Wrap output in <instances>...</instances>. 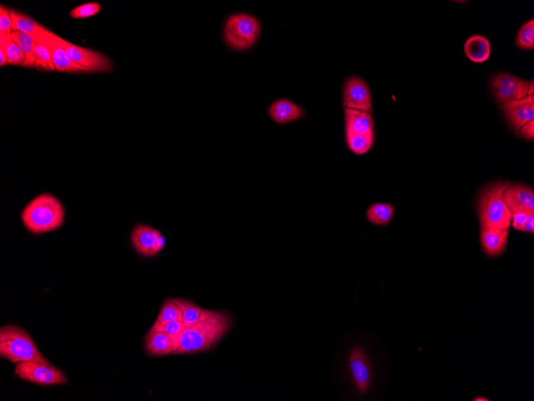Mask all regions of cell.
Instances as JSON below:
<instances>
[{"mask_svg": "<svg viewBox=\"0 0 534 401\" xmlns=\"http://www.w3.org/2000/svg\"><path fill=\"white\" fill-rule=\"evenodd\" d=\"M132 245L138 253L146 257H153L166 246L162 233L148 225H136L132 233Z\"/></svg>", "mask_w": 534, "mask_h": 401, "instance_id": "10", "label": "cell"}, {"mask_svg": "<svg viewBox=\"0 0 534 401\" xmlns=\"http://www.w3.org/2000/svg\"><path fill=\"white\" fill-rule=\"evenodd\" d=\"M8 65L6 54L2 50H0V66L4 67Z\"/></svg>", "mask_w": 534, "mask_h": 401, "instance_id": "35", "label": "cell"}, {"mask_svg": "<svg viewBox=\"0 0 534 401\" xmlns=\"http://www.w3.org/2000/svg\"><path fill=\"white\" fill-rule=\"evenodd\" d=\"M491 90L496 100L501 105L526 98L534 92L533 82L506 73L496 75L492 80Z\"/></svg>", "mask_w": 534, "mask_h": 401, "instance_id": "7", "label": "cell"}, {"mask_svg": "<svg viewBox=\"0 0 534 401\" xmlns=\"http://www.w3.org/2000/svg\"><path fill=\"white\" fill-rule=\"evenodd\" d=\"M52 39L66 51L73 61L91 73H110L113 69L111 59L100 52L73 45L51 31Z\"/></svg>", "mask_w": 534, "mask_h": 401, "instance_id": "6", "label": "cell"}, {"mask_svg": "<svg viewBox=\"0 0 534 401\" xmlns=\"http://www.w3.org/2000/svg\"><path fill=\"white\" fill-rule=\"evenodd\" d=\"M0 356L14 364L32 361L52 365L38 349L31 335L15 325H7L0 329Z\"/></svg>", "mask_w": 534, "mask_h": 401, "instance_id": "3", "label": "cell"}, {"mask_svg": "<svg viewBox=\"0 0 534 401\" xmlns=\"http://www.w3.org/2000/svg\"><path fill=\"white\" fill-rule=\"evenodd\" d=\"M517 45L522 50H533L534 47V20L528 21L523 25L517 35Z\"/></svg>", "mask_w": 534, "mask_h": 401, "instance_id": "28", "label": "cell"}, {"mask_svg": "<svg viewBox=\"0 0 534 401\" xmlns=\"http://www.w3.org/2000/svg\"><path fill=\"white\" fill-rule=\"evenodd\" d=\"M37 43L45 45L50 52L54 68L59 73H91L90 70L75 63L68 55L66 51L59 47L52 39L51 31L47 30Z\"/></svg>", "mask_w": 534, "mask_h": 401, "instance_id": "12", "label": "cell"}, {"mask_svg": "<svg viewBox=\"0 0 534 401\" xmlns=\"http://www.w3.org/2000/svg\"><path fill=\"white\" fill-rule=\"evenodd\" d=\"M346 132L374 134V123L369 112L346 108Z\"/></svg>", "mask_w": 534, "mask_h": 401, "instance_id": "19", "label": "cell"}, {"mask_svg": "<svg viewBox=\"0 0 534 401\" xmlns=\"http://www.w3.org/2000/svg\"><path fill=\"white\" fill-rule=\"evenodd\" d=\"M351 380L358 393L367 394L372 382V366L368 356L360 346H353L348 360Z\"/></svg>", "mask_w": 534, "mask_h": 401, "instance_id": "9", "label": "cell"}, {"mask_svg": "<svg viewBox=\"0 0 534 401\" xmlns=\"http://www.w3.org/2000/svg\"><path fill=\"white\" fill-rule=\"evenodd\" d=\"M35 68L40 70H54V65L50 52L45 45L36 43L34 51Z\"/></svg>", "mask_w": 534, "mask_h": 401, "instance_id": "27", "label": "cell"}, {"mask_svg": "<svg viewBox=\"0 0 534 401\" xmlns=\"http://www.w3.org/2000/svg\"><path fill=\"white\" fill-rule=\"evenodd\" d=\"M261 32L257 19L247 14L232 15L227 20L225 40L233 50H247L254 45Z\"/></svg>", "mask_w": 534, "mask_h": 401, "instance_id": "5", "label": "cell"}, {"mask_svg": "<svg viewBox=\"0 0 534 401\" xmlns=\"http://www.w3.org/2000/svg\"><path fill=\"white\" fill-rule=\"evenodd\" d=\"M186 328L187 327L185 326L183 322L173 321L165 325V326L160 329L159 331L165 332L171 335H182Z\"/></svg>", "mask_w": 534, "mask_h": 401, "instance_id": "32", "label": "cell"}, {"mask_svg": "<svg viewBox=\"0 0 534 401\" xmlns=\"http://www.w3.org/2000/svg\"><path fill=\"white\" fill-rule=\"evenodd\" d=\"M505 204L510 210L527 209L534 211V193L531 188L521 184L510 183L503 195Z\"/></svg>", "mask_w": 534, "mask_h": 401, "instance_id": "15", "label": "cell"}, {"mask_svg": "<svg viewBox=\"0 0 534 401\" xmlns=\"http://www.w3.org/2000/svg\"><path fill=\"white\" fill-rule=\"evenodd\" d=\"M173 321L183 322V314L181 308L176 303L171 299H167L163 303L159 316L153 326L151 327V331H159L165 325Z\"/></svg>", "mask_w": 534, "mask_h": 401, "instance_id": "21", "label": "cell"}, {"mask_svg": "<svg viewBox=\"0 0 534 401\" xmlns=\"http://www.w3.org/2000/svg\"><path fill=\"white\" fill-rule=\"evenodd\" d=\"M12 37L26 55V61L23 65L25 68H35L34 51L36 45V41L31 37L20 31H13Z\"/></svg>", "mask_w": 534, "mask_h": 401, "instance_id": "24", "label": "cell"}, {"mask_svg": "<svg viewBox=\"0 0 534 401\" xmlns=\"http://www.w3.org/2000/svg\"><path fill=\"white\" fill-rule=\"evenodd\" d=\"M172 302L181 308L183 314V322L185 326H192L195 322H197L200 317L203 308L195 305L192 301L185 299H171Z\"/></svg>", "mask_w": 534, "mask_h": 401, "instance_id": "26", "label": "cell"}, {"mask_svg": "<svg viewBox=\"0 0 534 401\" xmlns=\"http://www.w3.org/2000/svg\"><path fill=\"white\" fill-rule=\"evenodd\" d=\"M510 211L512 215L511 225L513 226L516 230L521 231L528 216L534 211L527 209H514L510 210Z\"/></svg>", "mask_w": 534, "mask_h": 401, "instance_id": "30", "label": "cell"}, {"mask_svg": "<svg viewBox=\"0 0 534 401\" xmlns=\"http://www.w3.org/2000/svg\"><path fill=\"white\" fill-rule=\"evenodd\" d=\"M503 107L506 117L517 131L519 132L527 123L534 121V93L524 99L509 103Z\"/></svg>", "mask_w": 534, "mask_h": 401, "instance_id": "14", "label": "cell"}, {"mask_svg": "<svg viewBox=\"0 0 534 401\" xmlns=\"http://www.w3.org/2000/svg\"><path fill=\"white\" fill-rule=\"evenodd\" d=\"M343 105L351 109L369 112L372 103L368 86L358 77L349 80L345 85Z\"/></svg>", "mask_w": 534, "mask_h": 401, "instance_id": "11", "label": "cell"}, {"mask_svg": "<svg viewBox=\"0 0 534 401\" xmlns=\"http://www.w3.org/2000/svg\"><path fill=\"white\" fill-rule=\"evenodd\" d=\"M181 335L162 331H149L145 338L144 349L151 356L174 355L181 347Z\"/></svg>", "mask_w": 534, "mask_h": 401, "instance_id": "13", "label": "cell"}, {"mask_svg": "<svg viewBox=\"0 0 534 401\" xmlns=\"http://www.w3.org/2000/svg\"><path fill=\"white\" fill-rule=\"evenodd\" d=\"M527 139H533L534 137V121L528 122L523 126L520 131Z\"/></svg>", "mask_w": 534, "mask_h": 401, "instance_id": "33", "label": "cell"}, {"mask_svg": "<svg viewBox=\"0 0 534 401\" xmlns=\"http://www.w3.org/2000/svg\"><path fill=\"white\" fill-rule=\"evenodd\" d=\"M466 56L473 62L487 61L491 53V45L486 37L473 35L468 38L464 45Z\"/></svg>", "mask_w": 534, "mask_h": 401, "instance_id": "20", "label": "cell"}, {"mask_svg": "<svg viewBox=\"0 0 534 401\" xmlns=\"http://www.w3.org/2000/svg\"><path fill=\"white\" fill-rule=\"evenodd\" d=\"M395 215V208L390 204H374L367 211V219L375 225H388Z\"/></svg>", "mask_w": 534, "mask_h": 401, "instance_id": "23", "label": "cell"}, {"mask_svg": "<svg viewBox=\"0 0 534 401\" xmlns=\"http://www.w3.org/2000/svg\"><path fill=\"white\" fill-rule=\"evenodd\" d=\"M521 231L524 232H534V211L528 216L527 220L525 222L524 225L521 227Z\"/></svg>", "mask_w": 534, "mask_h": 401, "instance_id": "34", "label": "cell"}, {"mask_svg": "<svg viewBox=\"0 0 534 401\" xmlns=\"http://www.w3.org/2000/svg\"><path fill=\"white\" fill-rule=\"evenodd\" d=\"M0 50L6 54L8 65L22 66L26 61V55L13 40L12 34L0 36Z\"/></svg>", "mask_w": 534, "mask_h": 401, "instance_id": "22", "label": "cell"}, {"mask_svg": "<svg viewBox=\"0 0 534 401\" xmlns=\"http://www.w3.org/2000/svg\"><path fill=\"white\" fill-rule=\"evenodd\" d=\"M65 210L58 199L50 194L37 197L22 211V221L33 234H43L59 229L64 221Z\"/></svg>", "mask_w": 534, "mask_h": 401, "instance_id": "2", "label": "cell"}, {"mask_svg": "<svg viewBox=\"0 0 534 401\" xmlns=\"http://www.w3.org/2000/svg\"><path fill=\"white\" fill-rule=\"evenodd\" d=\"M10 15L13 22V31H20L29 36L36 43L47 30L36 20L20 13L17 10L10 9Z\"/></svg>", "mask_w": 534, "mask_h": 401, "instance_id": "18", "label": "cell"}, {"mask_svg": "<svg viewBox=\"0 0 534 401\" xmlns=\"http://www.w3.org/2000/svg\"><path fill=\"white\" fill-rule=\"evenodd\" d=\"M13 22L10 10L3 5L0 7V36L12 34Z\"/></svg>", "mask_w": 534, "mask_h": 401, "instance_id": "31", "label": "cell"}, {"mask_svg": "<svg viewBox=\"0 0 534 401\" xmlns=\"http://www.w3.org/2000/svg\"><path fill=\"white\" fill-rule=\"evenodd\" d=\"M268 113L272 120L282 126L298 121L304 116L303 108L287 99L275 101L268 108Z\"/></svg>", "mask_w": 534, "mask_h": 401, "instance_id": "16", "label": "cell"}, {"mask_svg": "<svg viewBox=\"0 0 534 401\" xmlns=\"http://www.w3.org/2000/svg\"><path fill=\"white\" fill-rule=\"evenodd\" d=\"M102 10V5L99 3H87L74 8L70 13V15L74 19H85L92 17L99 14Z\"/></svg>", "mask_w": 534, "mask_h": 401, "instance_id": "29", "label": "cell"}, {"mask_svg": "<svg viewBox=\"0 0 534 401\" xmlns=\"http://www.w3.org/2000/svg\"><path fill=\"white\" fill-rule=\"evenodd\" d=\"M473 400H475V401H477V400H479V401H488L489 400L487 399V398H478L474 399Z\"/></svg>", "mask_w": 534, "mask_h": 401, "instance_id": "36", "label": "cell"}, {"mask_svg": "<svg viewBox=\"0 0 534 401\" xmlns=\"http://www.w3.org/2000/svg\"><path fill=\"white\" fill-rule=\"evenodd\" d=\"M509 236L508 230L483 229L481 240L484 251L490 257H496L505 250Z\"/></svg>", "mask_w": 534, "mask_h": 401, "instance_id": "17", "label": "cell"}, {"mask_svg": "<svg viewBox=\"0 0 534 401\" xmlns=\"http://www.w3.org/2000/svg\"><path fill=\"white\" fill-rule=\"evenodd\" d=\"M233 319L228 313L203 310L197 322L186 328L181 347L174 355L199 354L215 347L231 328Z\"/></svg>", "mask_w": 534, "mask_h": 401, "instance_id": "1", "label": "cell"}, {"mask_svg": "<svg viewBox=\"0 0 534 401\" xmlns=\"http://www.w3.org/2000/svg\"><path fill=\"white\" fill-rule=\"evenodd\" d=\"M374 134H360L346 132L349 148L358 155H363L372 147Z\"/></svg>", "mask_w": 534, "mask_h": 401, "instance_id": "25", "label": "cell"}, {"mask_svg": "<svg viewBox=\"0 0 534 401\" xmlns=\"http://www.w3.org/2000/svg\"><path fill=\"white\" fill-rule=\"evenodd\" d=\"M15 374L21 380L43 386H62L68 383L66 375L59 368L37 362L19 363L15 366Z\"/></svg>", "mask_w": 534, "mask_h": 401, "instance_id": "8", "label": "cell"}, {"mask_svg": "<svg viewBox=\"0 0 534 401\" xmlns=\"http://www.w3.org/2000/svg\"><path fill=\"white\" fill-rule=\"evenodd\" d=\"M510 183H499L482 194L479 204L482 229L508 230L511 226V211L504 202L503 195Z\"/></svg>", "mask_w": 534, "mask_h": 401, "instance_id": "4", "label": "cell"}]
</instances>
